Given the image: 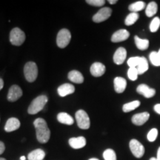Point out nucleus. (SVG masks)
Listing matches in <instances>:
<instances>
[{"mask_svg":"<svg viewBox=\"0 0 160 160\" xmlns=\"http://www.w3.org/2000/svg\"><path fill=\"white\" fill-rule=\"evenodd\" d=\"M89 160H99V159H97V158H91V159H90Z\"/></svg>","mask_w":160,"mask_h":160,"instance_id":"nucleus-41","label":"nucleus"},{"mask_svg":"<svg viewBox=\"0 0 160 160\" xmlns=\"http://www.w3.org/2000/svg\"><path fill=\"white\" fill-rule=\"evenodd\" d=\"M22 90L21 88L17 85H13L10 88L8 93L7 99L9 102H13L17 101L22 96Z\"/></svg>","mask_w":160,"mask_h":160,"instance_id":"nucleus-9","label":"nucleus"},{"mask_svg":"<svg viewBox=\"0 0 160 160\" xmlns=\"http://www.w3.org/2000/svg\"><path fill=\"white\" fill-rule=\"evenodd\" d=\"M150 160H157V158L152 157V158H151V159H150Z\"/></svg>","mask_w":160,"mask_h":160,"instance_id":"nucleus-42","label":"nucleus"},{"mask_svg":"<svg viewBox=\"0 0 160 160\" xmlns=\"http://www.w3.org/2000/svg\"><path fill=\"white\" fill-rule=\"evenodd\" d=\"M108 2L111 5H113V4H116L117 2V0H109Z\"/></svg>","mask_w":160,"mask_h":160,"instance_id":"nucleus-39","label":"nucleus"},{"mask_svg":"<svg viewBox=\"0 0 160 160\" xmlns=\"http://www.w3.org/2000/svg\"><path fill=\"white\" fill-rule=\"evenodd\" d=\"M86 2L95 7H102L105 5V0H87Z\"/></svg>","mask_w":160,"mask_h":160,"instance_id":"nucleus-34","label":"nucleus"},{"mask_svg":"<svg viewBox=\"0 0 160 160\" xmlns=\"http://www.w3.org/2000/svg\"><path fill=\"white\" fill-rule=\"evenodd\" d=\"M134 40L137 48L140 50V51H145V50L148 48L149 40L141 39V38H139L138 36H135Z\"/></svg>","mask_w":160,"mask_h":160,"instance_id":"nucleus-22","label":"nucleus"},{"mask_svg":"<svg viewBox=\"0 0 160 160\" xmlns=\"http://www.w3.org/2000/svg\"><path fill=\"white\" fill-rule=\"evenodd\" d=\"M160 27V19L159 17H156L152 20L151 24H150V31L152 33H155L158 31Z\"/></svg>","mask_w":160,"mask_h":160,"instance_id":"nucleus-29","label":"nucleus"},{"mask_svg":"<svg viewBox=\"0 0 160 160\" xmlns=\"http://www.w3.org/2000/svg\"><path fill=\"white\" fill-rule=\"evenodd\" d=\"M33 125L36 128L37 140L40 143H47L51 137V131L46 121L42 118H37L33 122Z\"/></svg>","mask_w":160,"mask_h":160,"instance_id":"nucleus-1","label":"nucleus"},{"mask_svg":"<svg viewBox=\"0 0 160 160\" xmlns=\"http://www.w3.org/2000/svg\"><path fill=\"white\" fill-rule=\"evenodd\" d=\"M25 40V34L24 31L19 28H14L10 33V42L13 45L20 46Z\"/></svg>","mask_w":160,"mask_h":160,"instance_id":"nucleus-4","label":"nucleus"},{"mask_svg":"<svg viewBox=\"0 0 160 160\" xmlns=\"http://www.w3.org/2000/svg\"><path fill=\"white\" fill-rule=\"evenodd\" d=\"M68 143L72 148L80 149L82 148L86 145V139L83 137H73L69 139Z\"/></svg>","mask_w":160,"mask_h":160,"instance_id":"nucleus-16","label":"nucleus"},{"mask_svg":"<svg viewBox=\"0 0 160 160\" xmlns=\"http://www.w3.org/2000/svg\"><path fill=\"white\" fill-rule=\"evenodd\" d=\"M105 66L101 62H94L91 65V69H90L92 76L95 77H102L105 73Z\"/></svg>","mask_w":160,"mask_h":160,"instance_id":"nucleus-13","label":"nucleus"},{"mask_svg":"<svg viewBox=\"0 0 160 160\" xmlns=\"http://www.w3.org/2000/svg\"><path fill=\"white\" fill-rule=\"evenodd\" d=\"M157 160H160V147L159 148V149H158V151H157Z\"/></svg>","mask_w":160,"mask_h":160,"instance_id":"nucleus-38","label":"nucleus"},{"mask_svg":"<svg viewBox=\"0 0 160 160\" xmlns=\"http://www.w3.org/2000/svg\"><path fill=\"white\" fill-rule=\"evenodd\" d=\"M137 91L138 93L142 95L143 97L147 98V99L153 97L156 94L155 89L151 88L148 87L147 85H145V84H142V85L138 86Z\"/></svg>","mask_w":160,"mask_h":160,"instance_id":"nucleus-11","label":"nucleus"},{"mask_svg":"<svg viewBox=\"0 0 160 160\" xmlns=\"http://www.w3.org/2000/svg\"><path fill=\"white\" fill-rule=\"evenodd\" d=\"M145 8V3L142 1H138L136 2L132 3L131 5H129L128 9L131 11V13H137Z\"/></svg>","mask_w":160,"mask_h":160,"instance_id":"nucleus-25","label":"nucleus"},{"mask_svg":"<svg viewBox=\"0 0 160 160\" xmlns=\"http://www.w3.org/2000/svg\"><path fill=\"white\" fill-rule=\"evenodd\" d=\"M112 10L110 8H102L93 17V21L96 23H100L107 20L111 16Z\"/></svg>","mask_w":160,"mask_h":160,"instance_id":"nucleus-8","label":"nucleus"},{"mask_svg":"<svg viewBox=\"0 0 160 160\" xmlns=\"http://www.w3.org/2000/svg\"><path fill=\"white\" fill-rule=\"evenodd\" d=\"M139 105L140 102L138 101V100H135V101L125 104L122 107V111L125 112V113H128V112L132 111H133V110H135L136 108H137Z\"/></svg>","mask_w":160,"mask_h":160,"instance_id":"nucleus-26","label":"nucleus"},{"mask_svg":"<svg viewBox=\"0 0 160 160\" xmlns=\"http://www.w3.org/2000/svg\"><path fill=\"white\" fill-rule=\"evenodd\" d=\"M20 127V122L17 118L11 117L8 119L5 125V131L6 132H13L17 131Z\"/></svg>","mask_w":160,"mask_h":160,"instance_id":"nucleus-17","label":"nucleus"},{"mask_svg":"<svg viewBox=\"0 0 160 160\" xmlns=\"http://www.w3.org/2000/svg\"><path fill=\"white\" fill-rule=\"evenodd\" d=\"M103 158L105 160H117V155L112 149H107L104 151Z\"/></svg>","mask_w":160,"mask_h":160,"instance_id":"nucleus-30","label":"nucleus"},{"mask_svg":"<svg viewBox=\"0 0 160 160\" xmlns=\"http://www.w3.org/2000/svg\"><path fill=\"white\" fill-rule=\"evenodd\" d=\"M0 160H6L5 158H2V157H0Z\"/></svg>","mask_w":160,"mask_h":160,"instance_id":"nucleus-44","label":"nucleus"},{"mask_svg":"<svg viewBox=\"0 0 160 160\" xmlns=\"http://www.w3.org/2000/svg\"><path fill=\"white\" fill-rule=\"evenodd\" d=\"M158 54H159V60H160V49L159 50V51H158Z\"/></svg>","mask_w":160,"mask_h":160,"instance_id":"nucleus-43","label":"nucleus"},{"mask_svg":"<svg viewBox=\"0 0 160 160\" xmlns=\"http://www.w3.org/2000/svg\"><path fill=\"white\" fill-rule=\"evenodd\" d=\"M20 159H21V160H25V157H24V156H22V157H20Z\"/></svg>","mask_w":160,"mask_h":160,"instance_id":"nucleus-40","label":"nucleus"},{"mask_svg":"<svg viewBox=\"0 0 160 160\" xmlns=\"http://www.w3.org/2000/svg\"><path fill=\"white\" fill-rule=\"evenodd\" d=\"M158 11V5L155 2H151L148 5H147L145 9V13L148 17H153Z\"/></svg>","mask_w":160,"mask_h":160,"instance_id":"nucleus-23","label":"nucleus"},{"mask_svg":"<svg viewBox=\"0 0 160 160\" xmlns=\"http://www.w3.org/2000/svg\"><path fill=\"white\" fill-rule=\"evenodd\" d=\"M150 114L148 112H142V113H137L132 117L131 121L135 125L140 126L145 124L149 119Z\"/></svg>","mask_w":160,"mask_h":160,"instance_id":"nucleus-12","label":"nucleus"},{"mask_svg":"<svg viewBox=\"0 0 160 160\" xmlns=\"http://www.w3.org/2000/svg\"><path fill=\"white\" fill-rule=\"evenodd\" d=\"M68 77L69 80H71V82L74 83L82 84L84 82V77L82 74L79 71H76V70L69 72Z\"/></svg>","mask_w":160,"mask_h":160,"instance_id":"nucleus-21","label":"nucleus"},{"mask_svg":"<svg viewBox=\"0 0 160 160\" xmlns=\"http://www.w3.org/2000/svg\"><path fill=\"white\" fill-rule=\"evenodd\" d=\"M140 59H141V57H133L130 58L128 60V65L129 66V68H137L139 65Z\"/></svg>","mask_w":160,"mask_h":160,"instance_id":"nucleus-32","label":"nucleus"},{"mask_svg":"<svg viewBox=\"0 0 160 160\" xmlns=\"http://www.w3.org/2000/svg\"><path fill=\"white\" fill-rule=\"evenodd\" d=\"M149 59L153 65L157 66V67L160 66V60H159V54H158V52H156V51L151 52L149 55Z\"/></svg>","mask_w":160,"mask_h":160,"instance_id":"nucleus-28","label":"nucleus"},{"mask_svg":"<svg viewBox=\"0 0 160 160\" xmlns=\"http://www.w3.org/2000/svg\"><path fill=\"white\" fill-rule=\"evenodd\" d=\"M158 137V130L157 128H152L151 131L148 132L147 135L148 140L149 142H154Z\"/></svg>","mask_w":160,"mask_h":160,"instance_id":"nucleus-33","label":"nucleus"},{"mask_svg":"<svg viewBox=\"0 0 160 160\" xmlns=\"http://www.w3.org/2000/svg\"><path fill=\"white\" fill-rule=\"evenodd\" d=\"M24 74L26 80L29 82H33L38 77V68L33 62H28L24 67Z\"/></svg>","mask_w":160,"mask_h":160,"instance_id":"nucleus-3","label":"nucleus"},{"mask_svg":"<svg viewBox=\"0 0 160 160\" xmlns=\"http://www.w3.org/2000/svg\"><path fill=\"white\" fill-rule=\"evenodd\" d=\"M71 39V32L66 28L60 30L57 37V44L60 48H65L70 43Z\"/></svg>","mask_w":160,"mask_h":160,"instance_id":"nucleus-6","label":"nucleus"},{"mask_svg":"<svg viewBox=\"0 0 160 160\" xmlns=\"http://www.w3.org/2000/svg\"><path fill=\"white\" fill-rule=\"evenodd\" d=\"M139 15L138 14V13H131L130 14L127 16V17L125 18V23L127 26H131L133 25V24L136 23V22L139 19Z\"/></svg>","mask_w":160,"mask_h":160,"instance_id":"nucleus-27","label":"nucleus"},{"mask_svg":"<svg viewBox=\"0 0 160 160\" xmlns=\"http://www.w3.org/2000/svg\"><path fill=\"white\" fill-rule=\"evenodd\" d=\"M5 150V145L4 144L3 142L0 141V155L2 154Z\"/></svg>","mask_w":160,"mask_h":160,"instance_id":"nucleus-35","label":"nucleus"},{"mask_svg":"<svg viewBox=\"0 0 160 160\" xmlns=\"http://www.w3.org/2000/svg\"><path fill=\"white\" fill-rule=\"evenodd\" d=\"M127 57V51L126 49L122 47L118 48L113 55V62L117 65H122L126 59Z\"/></svg>","mask_w":160,"mask_h":160,"instance_id":"nucleus-15","label":"nucleus"},{"mask_svg":"<svg viewBox=\"0 0 160 160\" xmlns=\"http://www.w3.org/2000/svg\"><path fill=\"white\" fill-rule=\"evenodd\" d=\"M57 92L61 97H65L66 96L72 94L75 92V87L71 84L65 83L60 85L57 89Z\"/></svg>","mask_w":160,"mask_h":160,"instance_id":"nucleus-14","label":"nucleus"},{"mask_svg":"<svg viewBox=\"0 0 160 160\" xmlns=\"http://www.w3.org/2000/svg\"><path fill=\"white\" fill-rule=\"evenodd\" d=\"M153 109H154V111L157 112L158 114H160V104L155 105L154 107H153Z\"/></svg>","mask_w":160,"mask_h":160,"instance_id":"nucleus-36","label":"nucleus"},{"mask_svg":"<svg viewBox=\"0 0 160 160\" xmlns=\"http://www.w3.org/2000/svg\"><path fill=\"white\" fill-rule=\"evenodd\" d=\"M129 147L132 153L135 157L141 158L145 154V148L142 144L140 143L137 139H131L129 143Z\"/></svg>","mask_w":160,"mask_h":160,"instance_id":"nucleus-7","label":"nucleus"},{"mask_svg":"<svg viewBox=\"0 0 160 160\" xmlns=\"http://www.w3.org/2000/svg\"><path fill=\"white\" fill-rule=\"evenodd\" d=\"M76 119H77V125L79 128L87 130L91 126V122H90L88 115L83 110H79L76 113Z\"/></svg>","mask_w":160,"mask_h":160,"instance_id":"nucleus-5","label":"nucleus"},{"mask_svg":"<svg viewBox=\"0 0 160 160\" xmlns=\"http://www.w3.org/2000/svg\"><path fill=\"white\" fill-rule=\"evenodd\" d=\"M139 72L137 68H130L128 71V77L131 81H135L137 79Z\"/></svg>","mask_w":160,"mask_h":160,"instance_id":"nucleus-31","label":"nucleus"},{"mask_svg":"<svg viewBox=\"0 0 160 160\" xmlns=\"http://www.w3.org/2000/svg\"><path fill=\"white\" fill-rule=\"evenodd\" d=\"M148 68L149 65L147 59L145 57H142L139 63V65L137 67L138 72H139V74H143L144 73H145L148 70Z\"/></svg>","mask_w":160,"mask_h":160,"instance_id":"nucleus-24","label":"nucleus"},{"mask_svg":"<svg viewBox=\"0 0 160 160\" xmlns=\"http://www.w3.org/2000/svg\"><path fill=\"white\" fill-rule=\"evenodd\" d=\"M3 87H4V81L2 79L0 78V91L3 88Z\"/></svg>","mask_w":160,"mask_h":160,"instance_id":"nucleus-37","label":"nucleus"},{"mask_svg":"<svg viewBox=\"0 0 160 160\" xmlns=\"http://www.w3.org/2000/svg\"><path fill=\"white\" fill-rule=\"evenodd\" d=\"M114 83V90L118 93H121L125 91L127 86V82L122 77H116L113 81Z\"/></svg>","mask_w":160,"mask_h":160,"instance_id":"nucleus-18","label":"nucleus"},{"mask_svg":"<svg viewBox=\"0 0 160 160\" xmlns=\"http://www.w3.org/2000/svg\"><path fill=\"white\" fill-rule=\"evenodd\" d=\"M48 97L45 95L39 96L33 99L28 109L29 114H37L41 111L48 102Z\"/></svg>","mask_w":160,"mask_h":160,"instance_id":"nucleus-2","label":"nucleus"},{"mask_svg":"<svg viewBox=\"0 0 160 160\" xmlns=\"http://www.w3.org/2000/svg\"><path fill=\"white\" fill-rule=\"evenodd\" d=\"M45 157V152L42 149H36L30 152L28 155V160H43Z\"/></svg>","mask_w":160,"mask_h":160,"instance_id":"nucleus-20","label":"nucleus"},{"mask_svg":"<svg viewBox=\"0 0 160 160\" xmlns=\"http://www.w3.org/2000/svg\"><path fill=\"white\" fill-rule=\"evenodd\" d=\"M57 120L60 123L68 125H73V122H74L73 117L71 115H69L68 113H65V112H62V113H59L57 115Z\"/></svg>","mask_w":160,"mask_h":160,"instance_id":"nucleus-19","label":"nucleus"},{"mask_svg":"<svg viewBox=\"0 0 160 160\" xmlns=\"http://www.w3.org/2000/svg\"><path fill=\"white\" fill-rule=\"evenodd\" d=\"M130 37V33L127 30L121 29L116 31L111 37V42H121L125 41Z\"/></svg>","mask_w":160,"mask_h":160,"instance_id":"nucleus-10","label":"nucleus"}]
</instances>
